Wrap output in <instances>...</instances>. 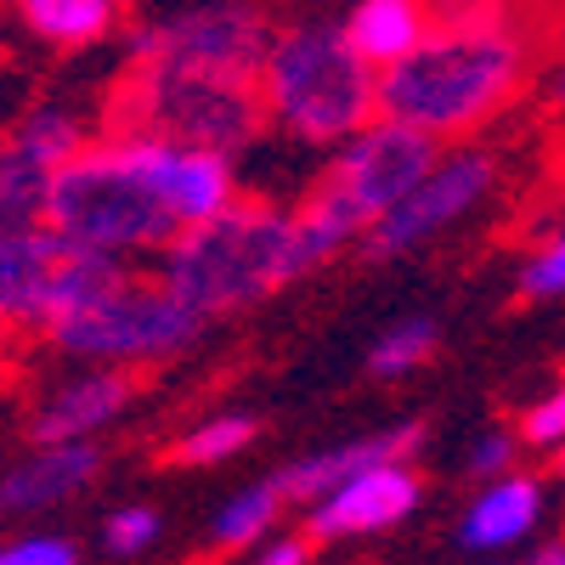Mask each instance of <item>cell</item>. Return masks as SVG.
I'll return each instance as SVG.
<instances>
[{"label":"cell","mask_w":565,"mask_h":565,"mask_svg":"<svg viewBox=\"0 0 565 565\" xmlns=\"http://www.w3.org/2000/svg\"><path fill=\"white\" fill-rule=\"evenodd\" d=\"M204 334V317L186 306L164 277H119L108 295L79 306L57 328H45V345L68 362H114V367H153L181 356Z\"/></svg>","instance_id":"52a82bcc"},{"label":"cell","mask_w":565,"mask_h":565,"mask_svg":"<svg viewBox=\"0 0 565 565\" xmlns=\"http://www.w3.org/2000/svg\"><path fill=\"white\" fill-rule=\"evenodd\" d=\"M436 351H441V328H436V317H407V322L385 328L380 345L367 351V380H380V385L413 380V373L430 362Z\"/></svg>","instance_id":"44dd1931"},{"label":"cell","mask_w":565,"mask_h":565,"mask_svg":"<svg viewBox=\"0 0 565 565\" xmlns=\"http://www.w3.org/2000/svg\"><path fill=\"white\" fill-rule=\"evenodd\" d=\"M266 565H306V559H317V543H311V532H271L260 548H255Z\"/></svg>","instance_id":"f1b7e54d"},{"label":"cell","mask_w":565,"mask_h":565,"mask_svg":"<svg viewBox=\"0 0 565 565\" xmlns=\"http://www.w3.org/2000/svg\"><path fill=\"white\" fill-rule=\"evenodd\" d=\"M436 23H503L509 0H436Z\"/></svg>","instance_id":"83f0119b"},{"label":"cell","mask_w":565,"mask_h":565,"mask_svg":"<svg viewBox=\"0 0 565 565\" xmlns=\"http://www.w3.org/2000/svg\"><path fill=\"white\" fill-rule=\"evenodd\" d=\"M521 441H526V447H543V452L565 441V380L548 385V391L521 413Z\"/></svg>","instance_id":"484cf974"},{"label":"cell","mask_w":565,"mask_h":565,"mask_svg":"<svg viewBox=\"0 0 565 565\" xmlns=\"http://www.w3.org/2000/svg\"><path fill=\"white\" fill-rule=\"evenodd\" d=\"M0 340H7V328H0Z\"/></svg>","instance_id":"d6a6232c"},{"label":"cell","mask_w":565,"mask_h":565,"mask_svg":"<svg viewBox=\"0 0 565 565\" xmlns=\"http://www.w3.org/2000/svg\"><path fill=\"white\" fill-rule=\"evenodd\" d=\"M441 148L447 141L424 136V130H413L391 114H373L356 136H345L334 148V159L322 164V175H317V186L306 199L317 210H328L334 221H345L356 232V244H362V232L413 193Z\"/></svg>","instance_id":"ba28073f"},{"label":"cell","mask_w":565,"mask_h":565,"mask_svg":"<svg viewBox=\"0 0 565 565\" xmlns=\"http://www.w3.org/2000/svg\"><path fill=\"white\" fill-rule=\"evenodd\" d=\"M125 7H130V0H125Z\"/></svg>","instance_id":"836d02e7"},{"label":"cell","mask_w":565,"mask_h":565,"mask_svg":"<svg viewBox=\"0 0 565 565\" xmlns=\"http://www.w3.org/2000/svg\"><path fill=\"white\" fill-rule=\"evenodd\" d=\"M136 402V367H114V362H85L79 373H68L63 385H52L34 413H29V441H85L103 436L108 424H119Z\"/></svg>","instance_id":"7c38bea8"},{"label":"cell","mask_w":565,"mask_h":565,"mask_svg":"<svg viewBox=\"0 0 565 565\" xmlns=\"http://www.w3.org/2000/svg\"><path fill=\"white\" fill-rule=\"evenodd\" d=\"M282 509H289V498L277 492V481H255L244 492H232L215 509V521L204 532V548L210 554H255L282 526Z\"/></svg>","instance_id":"ac0fdd59"},{"label":"cell","mask_w":565,"mask_h":565,"mask_svg":"<svg viewBox=\"0 0 565 565\" xmlns=\"http://www.w3.org/2000/svg\"><path fill=\"white\" fill-rule=\"evenodd\" d=\"M266 119L300 148H340L380 114V68H373L340 23L277 29L260 63Z\"/></svg>","instance_id":"277c9868"},{"label":"cell","mask_w":565,"mask_h":565,"mask_svg":"<svg viewBox=\"0 0 565 565\" xmlns=\"http://www.w3.org/2000/svg\"><path fill=\"white\" fill-rule=\"evenodd\" d=\"M255 436H260L255 413H215V418L193 424L186 436H175L170 463H181V469H215V463H232L238 452H249Z\"/></svg>","instance_id":"ffe728a7"},{"label":"cell","mask_w":565,"mask_h":565,"mask_svg":"<svg viewBox=\"0 0 565 565\" xmlns=\"http://www.w3.org/2000/svg\"><path fill=\"white\" fill-rule=\"evenodd\" d=\"M492 186H498V159L487 148H476V141H452V148L436 153V164L424 170V181L413 193L362 232V249L373 260H396V255L436 244L487 204Z\"/></svg>","instance_id":"9c48e42d"},{"label":"cell","mask_w":565,"mask_h":565,"mask_svg":"<svg viewBox=\"0 0 565 565\" xmlns=\"http://www.w3.org/2000/svg\"><path fill=\"white\" fill-rule=\"evenodd\" d=\"M130 266L108 249L68 238L52 221H23L0 232V328L7 334H40L108 295Z\"/></svg>","instance_id":"8992f818"},{"label":"cell","mask_w":565,"mask_h":565,"mask_svg":"<svg viewBox=\"0 0 565 565\" xmlns=\"http://www.w3.org/2000/svg\"><path fill=\"white\" fill-rule=\"evenodd\" d=\"M45 181H52V170H40L23 148L0 141V232L23 226V221H40V210H45Z\"/></svg>","instance_id":"7402d4cb"},{"label":"cell","mask_w":565,"mask_h":565,"mask_svg":"<svg viewBox=\"0 0 565 565\" xmlns=\"http://www.w3.org/2000/svg\"><path fill=\"white\" fill-rule=\"evenodd\" d=\"M103 447L97 436L85 441H34L29 458H18L7 476H0V509L7 514H45L57 503H74L79 492L97 487L103 476Z\"/></svg>","instance_id":"4fadbf2b"},{"label":"cell","mask_w":565,"mask_h":565,"mask_svg":"<svg viewBox=\"0 0 565 565\" xmlns=\"http://www.w3.org/2000/svg\"><path fill=\"white\" fill-rule=\"evenodd\" d=\"M526 40L503 23H430L413 52L380 68V114L436 136L463 141L492 125L526 85Z\"/></svg>","instance_id":"3957f363"},{"label":"cell","mask_w":565,"mask_h":565,"mask_svg":"<svg viewBox=\"0 0 565 565\" xmlns=\"http://www.w3.org/2000/svg\"><path fill=\"white\" fill-rule=\"evenodd\" d=\"M238 193L244 186L232 153L114 125L45 181L40 215L68 238L130 260L153 249L164 255L186 226L221 215Z\"/></svg>","instance_id":"6da1fadb"},{"label":"cell","mask_w":565,"mask_h":565,"mask_svg":"<svg viewBox=\"0 0 565 565\" xmlns=\"http://www.w3.org/2000/svg\"><path fill=\"white\" fill-rule=\"evenodd\" d=\"M356 244V232L317 210L311 199L300 210H277L266 199H232L221 215L186 226L181 238L164 249L159 277L193 306L204 322L238 317L277 289L311 277L328 266L340 249Z\"/></svg>","instance_id":"7a4b0ae2"},{"label":"cell","mask_w":565,"mask_h":565,"mask_svg":"<svg viewBox=\"0 0 565 565\" xmlns=\"http://www.w3.org/2000/svg\"><path fill=\"white\" fill-rule=\"evenodd\" d=\"M521 300H565V226H554L521 266Z\"/></svg>","instance_id":"cb8c5ba5"},{"label":"cell","mask_w":565,"mask_h":565,"mask_svg":"<svg viewBox=\"0 0 565 565\" xmlns=\"http://www.w3.org/2000/svg\"><path fill=\"white\" fill-rule=\"evenodd\" d=\"M554 469H559V476H565V441L554 447Z\"/></svg>","instance_id":"1f68e13d"},{"label":"cell","mask_w":565,"mask_h":565,"mask_svg":"<svg viewBox=\"0 0 565 565\" xmlns=\"http://www.w3.org/2000/svg\"><path fill=\"white\" fill-rule=\"evenodd\" d=\"M514 452H521V430H487L469 452V476L476 481H492L503 469H514Z\"/></svg>","instance_id":"4316f807"},{"label":"cell","mask_w":565,"mask_h":565,"mask_svg":"<svg viewBox=\"0 0 565 565\" xmlns=\"http://www.w3.org/2000/svg\"><path fill=\"white\" fill-rule=\"evenodd\" d=\"M7 141L12 148H23L40 170H63L85 141H90V130H85V119L74 114V108H63V103H40V108H29L12 130H7Z\"/></svg>","instance_id":"d6986e66"},{"label":"cell","mask_w":565,"mask_h":565,"mask_svg":"<svg viewBox=\"0 0 565 565\" xmlns=\"http://www.w3.org/2000/svg\"><path fill=\"white\" fill-rule=\"evenodd\" d=\"M159 537H164V521H159V509H148V503H125V509H114L103 521V548L119 554V559L148 554Z\"/></svg>","instance_id":"603a6c76"},{"label":"cell","mask_w":565,"mask_h":565,"mask_svg":"<svg viewBox=\"0 0 565 565\" xmlns=\"http://www.w3.org/2000/svg\"><path fill=\"white\" fill-rule=\"evenodd\" d=\"M418 441H424V424H385V430H367V436H351L340 447H322V452H306L295 463H282L271 481L289 503H317L328 487H340L345 476H356V469H367V463L413 458Z\"/></svg>","instance_id":"9a60e30c"},{"label":"cell","mask_w":565,"mask_h":565,"mask_svg":"<svg viewBox=\"0 0 565 565\" xmlns=\"http://www.w3.org/2000/svg\"><path fill=\"white\" fill-rule=\"evenodd\" d=\"M548 97H554V108H565V57H559L554 79H548Z\"/></svg>","instance_id":"f546056e"},{"label":"cell","mask_w":565,"mask_h":565,"mask_svg":"<svg viewBox=\"0 0 565 565\" xmlns=\"http://www.w3.org/2000/svg\"><path fill=\"white\" fill-rule=\"evenodd\" d=\"M0 565H79V543L63 532H23L0 543Z\"/></svg>","instance_id":"d4e9b609"},{"label":"cell","mask_w":565,"mask_h":565,"mask_svg":"<svg viewBox=\"0 0 565 565\" xmlns=\"http://www.w3.org/2000/svg\"><path fill=\"white\" fill-rule=\"evenodd\" d=\"M271 23L255 0H199L148 29H136L130 57L136 63H175V68H221V74H255L266 63Z\"/></svg>","instance_id":"30bf717a"},{"label":"cell","mask_w":565,"mask_h":565,"mask_svg":"<svg viewBox=\"0 0 565 565\" xmlns=\"http://www.w3.org/2000/svg\"><path fill=\"white\" fill-rule=\"evenodd\" d=\"M114 125L159 130V136L199 141V148H221L238 159L271 119H266V97L255 74L136 63L114 97Z\"/></svg>","instance_id":"5b68a950"},{"label":"cell","mask_w":565,"mask_h":565,"mask_svg":"<svg viewBox=\"0 0 565 565\" xmlns=\"http://www.w3.org/2000/svg\"><path fill=\"white\" fill-rule=\"evenodd\" d=\"M537 559H543V565H565V543H543Z\"/></svg>","instance_id":"4dcf8cb0"},{"label":"cell","mask_w":565,"mask_h":565,"mask_svg":"<svg viewBox=\"0 0 565 565\" xmlns=\"http://www.w3.org/2000/svg\"><path fill=\"white\" fill-rule=\"evenodd\" d=\"M430 23H436L430 0H356L340 29L373 68H391L430 34Z\"/></svg>","instance_id":"2e32d148"},{"label":"cell","mask_w":565,"mask_h":565,"mask_svg":"<svg viewBox=\"0 0 565 565\" xmlns=\"http://www.w3.org/2000/svg\"><path fill=\"white\" fill-rule=\"evenodd\" d=\"M125 0H18V18L52 52H85L119 29Z\"/></svg>","instance_id":"e0dca14e"},{"label":"cell","mask_w":565,"mask_h":565,"mask_svg":"<svg viewBox=\"0 0 565 565\" xmlns=\"http://www.w3.org/2000/svg\"><path fill=\"white\" fill-rule=\"evenodd\" d=\"M418 498H424L418 469L407 458H385V463H367L356 476H345L340 487H328L317 503H306V532L317 548L385 537L418 509Z\"/></svg>","instance_id":"8fae6325"},{"label":"cell","mask_w":565,"mask_h":565,"mask_svg":"<svg viewBox=\"0 0 565 565\" xmlns=\"http://www.w3.org/2000/svg\"><path fill=\"white\" fill-rule=\"evenodd\" d=\"M537 521H543V481L521 476V469H503V476L481 481V492L469 498L452 543L463 554H509L537 532Z\"/></svg>","instance_id":"5bb4252c"}]
</instances>
